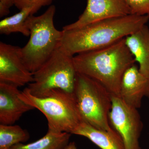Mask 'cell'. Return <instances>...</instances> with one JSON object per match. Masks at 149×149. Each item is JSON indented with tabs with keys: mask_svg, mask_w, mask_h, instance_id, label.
Instances as JSON below:
<instances>
[{
	"mask_svg": "<svg viewBox=\"0 0 149 149\" xmlns=\"http://www.w3.org/2000/svg\"><path fill=\"white\" fill-rule=\"evenodd\" d=\"M149 20V15L130 14L76 29L62 30L61 46L72 56L95 50L125 38L146 24Z\"/></svg>",
	"mask_w": 149,
	"mask_h": 149,
	"instance_id": "6da1fadb",
	"label": "cell"
},
{
	"mask_svg": "<svg viewBox=\"0 0 149 149\" xmlns=\"http://www.w3.org/2000/svg\"><path fill=\"white\" fill-rule=\"evenodd\" d=\"M73 62L77 72L97 80L112 95L117 96L123 75L136 63L125 38L107 47L76 55Z\"/></svg>",
	"mask_w": 149,
	"mask_h": 149,
	"instance_id": "7a4b0ae2",
	"label": "cell"
},
{
	"mask_svg": "<svg viewBox=\"0 0 149 149\" xmlns=\"http://www.w3.org/2000/svg\"><path fill=\"white\" fill-rule=\"evenodd\" d=\"M56 7L52 5L42 14L29 17L27 24L30 31L29 39L21 48L22 60L32 73L40 69L60 46L63 31L55 27L54 18Z\"/></svg>",
	"mask_w": 149,
	"mask_h": 149,
	"instance_id": "3957f363",
	"label": "cell"
},
{
	"mask_svg": "<svg viewBox=\"0 0 149 149\" xmlns=\"http://www.w3.org/2000/svg\"><path fill=\"white\" fill-rule=\"evenodd\" d=\"M20 99L46 116L48 128L71 134L83 121L73 93L54 89L47 96L38 97L32 95L26 88L19 94Z\"/></svg>",
	"mask_w": 149,
	"mask_h": 149,
	"instance_id": "277c9868",
	"label": "cell"
},
{
	"mask_svg": "<svg viewBox=\"0 0 149 149\" xmlns=\"http://www.w3.org/2000/svg\"><path fill=\"white\" fill-rule=\"evenodd\" d=\"M74 97L83 120L95 128L111 129L109 116L112 106V95L97 81L77 72Z\"/></svg>",
	"mask_w": 149,
	"mask_h": 149,
	"instance_id": "5b68a950",
	"label": "cell"
},
{
	"mask_svg": "<svg viewBox=\"0 0 149 149\" xmlns=\"http://www.w3.org/2000/svg\"><path fill=\"white\" fill-rule=\"evenodd\" d=\"M73 56L60 45L47 61L33 73L34 81L27 87L30 94L42 97L57 89L73 93L77 73Z\"/></svg>",
	"mask_w": 149,
	"mask_h": 149,
	"instance_id": "8992f818",
	"label": "cell"
},
{
	"mask_svg": "<svg viewBox=\"0 0 149 149\" xmlns=\"http://www.w3.org/2000/svg\"><path fill=\"white\" fill-rule=\"evenodd\" d=\"M109 119L112 128L121 137L125 149H142L139 139L143 123L137 109L130 106L118 96L112 95Z\"/></svg>",
	"mask_w": 149,
	"mask_h": 149,
	"instance_id": "52a82bcc",
	"label": "cell"
},
{
	"mask_svg": "<svg viewBox=\"0 0 149 149\" xmlns=\"http://www.w3.org/2000/svg\"><path fill=\"white\" fill-rule=\"evenodd\" d=\"M21 48L0 42V83L19 88L34 81L33 73L22 60Z\"/></svg>",
	"mask_w": 149,
	"mask_h": 149,
	"instance_id": "ba28073f",
	"label": "cell"
},
{
	"mask_svg": "<svg viewBox=\"0 0 149 149\" xmlns=\"http://www.w3.org/2000/svg\"><path fill=\"white\" fill-rule=\"evenodd\" d=\"M131 14L126 0H87L83 13L76 21L64 26L63 30L80 28L97 22Z\"/></svg>",
	"mask_w": 149,
	"mask_h": 149,
	"instance_id": "9c48e42d",
	"label": "cell"
},
{
	"mask_svg": "<svg viewBox=\"0 0 149 149\" xmlns=\"http://www.w3.org/2000/svg\"><path fill=\"white\" fill-rule=\"evenodd\" d=\"M118 97L137 109L141 107L143 98H149V79L136 64L128 68L123 75Z\"/></svg>",
	"mask_w": 149,
	"mask_h": 149,
	"instance_id": "30bf717a",
	"label": "cell"
},
{
	"mask_svg": "<svg viewBox=\"0 0 149 149\" xmlns=\"http://www.w3.org/2000/svg\"><path fill=\"white\" fill-rule=\"evenodd\" d=\"M21 91L14 85L0 83V123L13 125L25 113L35 109L19 98Z\"/></svg>",
	"mask_w": 149,
	"mask_h": 149,
	"instance_id": "8fae6325",
	"label": "cell"
},
{
	"mask_svg": "<svg viewBox=\"0 0 149 149\" xmlns=\"http://www.w3.org/2000/svg\"><path fill=\"white\" fill-rule=\"evenodd\" d=\"M71 134L85 137L101 149H125L121 137L113 128L102 130L83 121Z\"/></svg>",
	"mask_w": 149,
	"mask_h": 149,
	"instance_id": "7c38bea8",
	"label": "cell"
},
{
	"mask_svg": "<svg viewBox=\"0 0 149 149\" xmlns=\"http://www.w3.org/2000/svg\"><path fill=\"white\" fill-rule=\"evenodd\" d=\"M125 43L140 72L149 79V28L146 24L125 38Z\"/></svg>",
	"mask_w": 149,
	"mask_h": 149,
	"instance_id": "4fadbf2b",
	"label": "cell"
},
{
	"mask_svg": "<svg viewBox=\"0 0 149 149\" xmlns=\"http://www.w3.org/2000/svg\"><path fill=\"white\" fill-rule=\"evenodd\" d=\"M71 135L48 128L47 132L41 139L30 143H19L11 149H65L69 143Z\"/></svg>",
	"mask_w": 149,
	"mask_h": 149,
	"instance_id": "5bb4252c",
	"label": "cell"
},
{
	"mask_svg": "<svg viewBox=\"0 0 149 149\" xmlns=\"http://www.w3.org/2000/svg\"><path fill=\"white\" fill-rule=\"evenodd\" d=\"M36 12L33 8H27L12 16L3 19L0 22V34L9 35L19 32L25 37H29L30 32L27 26V20L29 16Z\"/></svg>",
	"mask_w": 149,
	"mask_h": 149,
	"instance_id": "9a60e30c",
	"label": "cell"
},
{
	"mask_svg": "<svg viewBox=\"0 0 149 149\" xmlns=\"http://www.w3.org/2000/svg\"><path fill=\"white\" fill-rule=\"evenodd\" d=\"M29 133L18 125L0 124V149H11L19 143L26 142Z\"/></svg>",
	"mask_w": 149,
	"mask_h": 149,
	"instance_id": "2e32d148",
	"label": "cell"
},
{
	"mask_svg": "<svg viewBox=\"0 0 149 149\" xmlns=\"http://www.w3.org/2000/svg\"><path fill=\"white\" fill-rule=\"evenodd\" d=\"M131 14L149 15V0H126Z\"/></svg>",
	"mask_w": 149,
	"mask_h": 149,
	"instance_id": "e0dca14e",
	"label": "cell"
},
{
	"mask_svg": "<svg viewBox=\"0 0 149 149\" xmlns=\"http://www.w3.org/2000/svg\"><path fill=\"white\" fill-rule=\"evenodd\" d=\"M54 0H14V4L19 10L31 7L37 12L41 8L51 4Z\"/></svg>",
	"mask_w": 149,
	"mask_h": 149,
	"instance_id": "ac0fdd59",
	"label": "cell"
},
{
	"mask_svg": "<svg viewBox=\"0 0 149 149\" xmlns=\"http://www.w3.org/2000/svg\"><path fill=\"white\" fill-rule=\"evenodd\" d=\"M14 4V0H0V17L6 16L10 8Z\"/></svg>",
	"mask_w": 149,
	"mask_h": 149,
	"instance_id": "d6986e66",
	"label": "cell"
},
{
	"mask_svg": "<svg viewBox=\"0 0 149 149\" xmlns=\"http://www.w3.org/2000/svg\"><path fill=\"white\" fill-rule=\"evenodd\" d=\"M65 149H77L76 144L74 142H70Z\"/></svg>",
	"mask_w": 149,
	"mask_h": 149,
	"instance_id": "ffe728a7",
	"label": "cell"
}]
</instances>
